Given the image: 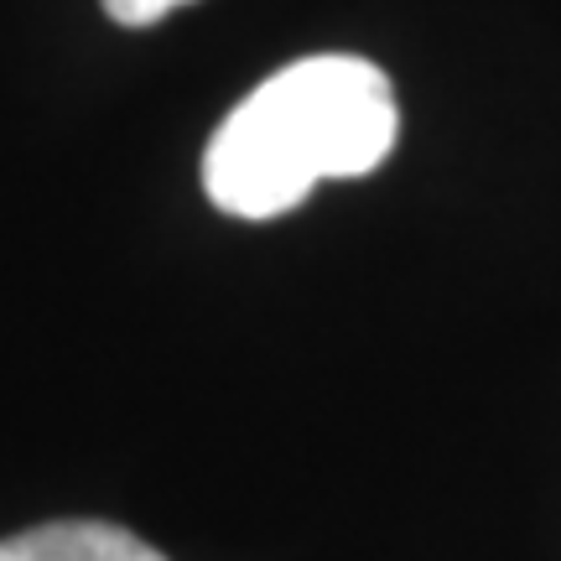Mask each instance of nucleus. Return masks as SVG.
<instances>
[{
  "instance_id": "obj_2",
  "label": "nucleus",
  "mask_w": 561,
  "mask_h": 561,
  "mask_svg": "<svg viewBox=\"0 0 561 561\" xmlns=\"http://www.w3.org/2000/svg\"><path fill=\"white\" fill-rule=\"evenodd\" d=\"M0 561H167L157 546L110 520H53L0 541Z\"/></svg>"
},
{
  "instance_id": "obj_1",
  "label": "nucleus",
  "mask_w": 561,
  "mask_h": 561,
  "mask_svg": "<svg viewBox=\"0 0 561 561\" xmlns=\"http://www.w3.org/2000/svg\"><path fill=\"white\" fill-rule=\"evenodd\" d=\"M401 136L385 68L354 53H318L276 68L244 94L203 151V193L234 219H280L318 182L369 178Z\"/></svg>"
},
{
  "instance_id": "obj_3",
  "label": "nucleus",
  "mask_w": 561,
  "mask_h": 561,
  "mask_svg": "<svg viewBox=\"0 0 561 561\" xmlns=\"http://www.w3.org/2000/svg\"><path fill=\"white\" fill-rule=\"evenodd\" d=\"M178 5H187V0H104L110 21H121V26H157V21L172 16Z\"/></svg>"
}]
</instances>
